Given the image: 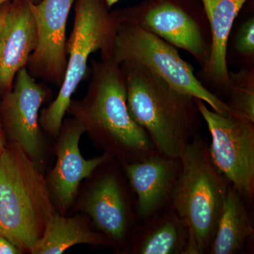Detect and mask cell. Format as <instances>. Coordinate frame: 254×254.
<instances>
[{"mask_svg": "<svg viewBox=\"0 0 254 254\" xmlns=\"http://www.w3.org/2000/svg\"><path fill=\"white\" fill-rule=\"evenodd\" d=\"M91 80L81 100L67 112L79 120L106 153L131 163L157 153L150 137L131 118L127 101L126 76L113 59L92 60Z\"/></svg>", "mask_w": 254, "mask_h": 254, "instance_id": "1", "label": "cell"}, {"mask_svg": "<svg viewBox=\"0 0 254 254\" xmlns=\"http://www.w3.org/2000/svg\"><path fill=\"white\" fill-rule=\"evenodd\" d=\"M120 66L126 76L131 118L146 132L158 153L180 158L188 143L200 133L203 118L195 98L176 91L143 66Z\"/></svg>", "mask_w": 254, "mask_h": 254, "instance_id": "2", "label": "cell"}, {"mask_svg": "<svg viewBox=\"0 0 254 254\" xmlns=\"http://www.w3.org/2000/svg\"><path fill=\"white\" fill-rule=\"evenodd\" d=\"M55 213L36 163L18 145L6 144L0 161V235L31 252Z\"/></svg>", "mask_w": 254, "mask_h": 254, "instance_id": "3", "label": "cell"}, {"mask_svg": "<svg viewBox=\"0 0 254 254\" xmlns=\"http://www.w3.org/2000/svg\"><path fill=\"white\" fill-rule=\"evenodd\" d=\"M180 160L181 173L170 205L188 230L187 254H208L230 184L214 165L200 133Z\"/></svg>", "mask_w": 254, "mask_h": 254, "instance_id": "4", "label": "cell"}, {"mask_svg": "<svg viewBox=\"0 0 254 254\" xmlns=\"http://www.w3.org/2000/svg\"><path fill=\"white\" fill-rule=\"evenodd\" d=\"M72 31L66 44V67L58 96L41 113L40 125L58 136L72 95L86 76L88 60L99 51L101 60L112 59L120 9L111 10L104 0H76Z\"/></svg>", "mask_w": 254, "mask_h": 254, "instance_id": "5", "label": "cell"}, {"mask_svg": "<svg viewBox=\"0 0 254 254\" xmlns=\"http://www.w3.org/2000/svg\"><path fill=\"white\" fill-rule=\"evenodd\" d=\"M112 59L120 65L143 66L176 91L203 100L216 113L238 117L200 83L193 66L182 59L177 48L136 25L120 23Z\"/></svg>", "mask_w": 254, "mask_h": 254, "instance_id": "6", "label": "cell"}, {"mask_svg": "<svg viewBox=\"0 0 254 254\" xmlns=\"http://www.w3.org/2000/svg\"><path fill=\"white\" fill-rule=\"evenodd\" d=\"M120 11L122 22L136 25L185 50L200 69L208 63L211 33L200 0H144Z\"/></svg>", "mask_w": 254, "mask_h": 254, "instance_id": "7", "label": "cell"}, {"mask_svg": "<svg viewBox=\"0 0 254 254\" xmlns=\"http://www.w3.org/2000/svg\"><path fill=\"white\" fill-rule=\"evenodd\" d=\"M211 136L210 159L219 173L236 189L250 209L254 204V123L225 116L195 98Z\"/></svg>", "mask_w": 254, "mask_h": 254, "instance_id": "8", "label": "cell"}, {"mask_svg": "<svg viewBox=\"0 0 254 254\" xmlns=\"http://www.w3.org/2000/svg\"><path fill=\"white\" fill-rule=\"evenodd\" d=\"M48 94L46 87L24 67L16 73L11 91L0 100V121L5 136L34 162L41 158L43 151L39 111Z\"/></svg>", "mask_w": 254, "mask_h": 254, "instance_id": "9", "label": "cell"}, {"mask_svg": "<svg viewBox=\"0 0 254 254\" xmlns=\"http://www.w3.org/2000/svg\"><path fill=\"white\" fill-rule=\"evenodd\" d=\"M76 0L31 2L38 42L26 69L33 77L60 87L66 67V24Z\"/></svg>", "mask_w": 254, "mask_h": 254, "instance_id": "10", "label": "cell"}, {"mask_svg": "<svg viewBox=\"0 0 254 254\" xmlns=\"http://www.w3.org/2000/svg\"><path fill=\"white\" fill-rule=\"evenodd\" d=\"M124 171L134 194L137 222L153 218L170 204L181 173L180 158L157 153L131 163Z\"/></svg>", "mask_w": 254, "mask_h": 254, "instance_id": "11", "label": "cell"}, {"mask_svg": "<svg viewBox=\"0 0 254 254\" xmlns=\"http://www.w3.org/2000/svg\"><path fill=\"white\" fill-rule=\"evenodd\" d=\"M123 184L115 172H106L94 182L83 203L97 230L119 245L133 237L138 225Z\"/></svg>", "mask_w": 254, "mask_h": 254, "instance_id": "12", "label": "cell"}, {"mask_svg": "<svg viewBox=\"0 0 254 254\" xmlns=\"http://www.w3.org/2000/svg\"><path fill=\"white\" fill-rule=\"evenodd\" d=\"M86 128L73 118L62 125L57 161L50 175V184L57 202L66 208L72 203L81 181L111 158L109 153L86 160L79 149V141Z\"/></svg>", "mask_w": 254, "mask_h": 254, "instance_id": "13", "label": "cell"}, {"mask_svg": "<svg viewBox=\"0 0 254 254\" xmlns=\"http://www.w3.org/2000/svg\"><path fill=\"white\" fill-rule=\"evenodd\" d=\"M30 0H13L0 31V98L11 91L16 73L26 67L37 46Z\"/></svg>", "mask_w": 254, "mask_h": 254, "instance_id": "14", "label": "cell"}, {"mask_svg": "<svg viewBox=\"0 0 254 254\" xmlns=\"http://www.w3.org/2000/svg\"><path fill=\"white\" fill-rule=\"evenodd\" d=\"M208 18L212 45L204 67L195 74L209 91L222 100L229 88L227 45L234 23L249 0H200Z\"/></svg>", "mask_w": 254, "mask_h": 254, "instance_id": "15", "label": "cell"}, {"mask_svg": "<svg viewBox=\"0 0 254 254\" xmlns=\"http://www.w3.org/2000/svg\"><path fill=\"white\" fill-rule=\"evenodd\" d=\"M189 232L170 204L144 222L138 224L132 237L135 254H187Z\"/></svg>", "mask_w": 254, "mask_h": 254, "instance_id": "16", "label": "cell"}, {"mask_svg": "<svg viewBox=\"0 0 254 254\" xmlns=\"http://www.w3.org/2000/svg\"><path fill=\"white\" fill-rule=\"evenodd\" d=\"M250 208L230 185L209 254L242 253L253 241L254 222Z\"/></svg>", "mask_w": 254, "mask_h": 254, "instance_id": "17", "label": "cell"}, {"mask_svg": "<svg viewBox=\"0 0 254 254\" xmlns=\"http://www.w3.org/2000/svg\"><path fill=\"white\" fill-rule=\"evenodd\" d=\"M79 244L105 246L111 245V242L103 234L92 231L80 219L65 218L55 212L31 253L60 254Z\"/></svg>", "mask_w": 254, "mask_h": 254, "instance_id": "18", "label": "cell"}, {"mask_svg": "<svg viewBox=\"0 0 254 254\" xmlns=\"http://www.w3.org/2000/svg\"><path fill=\"white\" fill-rule=\"evenodd\" d=\"M225 103L237 116L254 123V66L229 72V88Z\"/></svg>", "mask_w": 254, "mask_h": 254, "instance_id": "19", "label": "cell"}, {"mask_svg": "<svg viewBox=\"0 0 254 254\" xmlns=\"http://www.w3.org/2000/svg\"><path fill=\"white\" fill-rule=\"evenodd\" d=\"M227 65L254 66V16L237 17L227 45Z\"/></svg>", "mask_w": 254, "mask_h": 254, "instance_id": "20", "label": "cell"}, {"mask_svg": "<svg viewBox=\"0 0 254 254\" xmlns=\"http://www.w3.org/2000/svg\"><path fill=\"white\" fill-rule=\"evenodd\" d=\"M21 251L11 242L0 235V254H21Z\"/></svg>", "mask_w": 254, "mask_h": 254, "instance_id": "21", "label": "cell"}, {"mask_svg": "<svg viewBox=\"0 0 254 254\" xmlns=\"http://www.w3.org/2000/svg\"><path fill=\"white\" fill-rule=\"evenodd\" d=\"M11 1H8V2L0 5V31H1V26H2L3 23H4L5 16H6L8 9H9Z\"/></svg>", "mask_w": 254, "mask_h": 254, "instance_id": "22", "label": "cell"}, {"mask_svg": "<svg viewBox=\"0 0 254 254\" xmlns=\"http://www.w3.org/2000/svg\"><path fill=\"white\" fill-rule=\"evenodd\" d=\"M6 136H5L4 130L1 126V121H0V151L3 150L5 145L6 144Z\"/></svg>", "mask_w": 254, "mask_h": 254, "instance_id": "23", "label": "cell"}, {"mask_svg": "<svg viewBox=\"0 0 254 254\" xmlns=\"http://www.w3.org/2000/svg\"><path fill=\"white\" fill-rule=\"evenodd\" d=\"M120 1H121V0H104L105 2L106 3V4L110 9H112L114 5L116 4Z\"/></svg>", "mask_w": 254, "mask_h": 254, "instance_id": "24", "label": "cell"}, {"mask_svg": "<svg viewBox=\"0 0 254 254\" xmlns=\"http://www.w3.org/2000/svg\"><path fill=\"white\" fill-rule=\"evenodd\" d=\"M13 1V0H0V5L4 4V3L8 2V1Z\"/></svg>", "mask_w": 254, "mask_h": 254, "instance_id": "25", "label": "cell"}, {"mask_svg": "<svg viewBox=\"0 0 254 254\" xmlns=\"http://www.w3.org/2000/svg\"><path fill=\"white\" fill-rule=\"evenodd\" d=\"M30 1H31L32 3H33V4H37V3L41 1V0H30Z\"/></svg>", "mask_w": 254, "mask_h": 254, "instance_id": "26", "label": "cell"}, {"mask_svg": "<svg viewBox=\"0 0 254 254\" xmlns=\"http://www.w3.org/2000/svg\"><path fill=\"white\" fill-rule=\"evenodd\" d=\"M1 152L0 151V161H1Z\"/></svg>", "mask_w": 254, "mask_h": 254, "instance_id": "27", "label": "cell"}]
</instances>
